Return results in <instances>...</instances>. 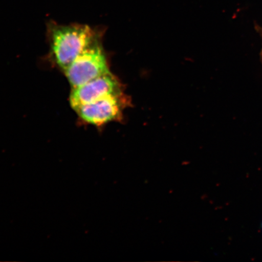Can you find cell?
Listing matches in <instances>:
<instances>
[{"instance_id": "6da1fadb", "label": "cell", "mask_w": 262, "mask_h": 262, "mask_svg": "<svg viewBox=\"0 0 262 262\" xmlns=\"http://www.w3.org/2000/svg\"><path fill=\"white\" fill-rule=\"evenodd\" d=\"M49 28L52 56L64 71L82 52L97 41L96 33L89 26L52 24Z\"/></svg>"}, {"instance_id": "7a4b0ae2", "label": "cell", "mask_w": 262, "mask_h": 262, "mask_svg": "<svg viewBox=\"0 0 262 262\" xmlns=\"http://www.w3.org/2000/svg\"><path fill=\"white\" fill-rule=\"evenodd\" d=\"M64 71L73 88L110 73L105 55L97 41L82 52Z\"/></svg>"}, {"instance_id": "3957f363", "label": "cell", "mask_w": 262, "mask_h": 262, "mask_svg": "<svg viewBox=\"0 0 262 262\" xmlns=\"http://www.w3.org/2000/svg\"><path fill=\"white\" fill-rule=\"evenodd\" d=\"M126 103V98L122 92L84 104L75 111L82 122L101 127L120 119Z\"/></svg>"}, {"instance_id": "277c9868", "label": "cell", "mask_w": 262, "mask_h": 262, "mask_svg": "<svg viewBox=\"0 0 262 262\" xmlns=\"http://www.w3.org/2000/svg\"><path fill=\"white\" fill-rule=\"evenodd\" d=\"M120 93L122 90L119 81L112 74L108 73L74 88L70 96V103L75 111L84 104Z\"/></svg>"}]
</instances>
